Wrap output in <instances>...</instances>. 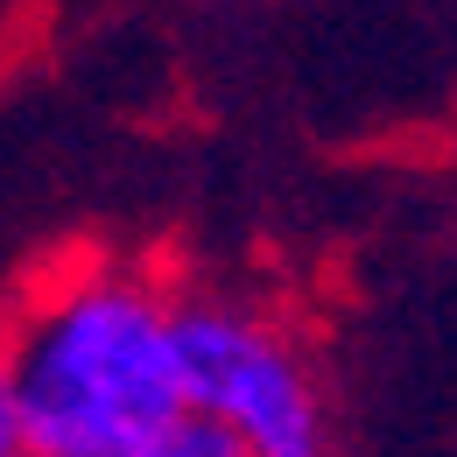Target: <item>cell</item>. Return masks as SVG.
I'll list each match as a JSON object with an SVG mask.
<instances>
[{"instance_id":"obj_1","label":"cell","mask_w":457,"mask_h":457,"mask_svg":"<svg viewBox=\"0 0 457 457\" xmlns=\"http://www.w3.org/2000/svg\"><path fill=\"white\" fill-rule=\"evenodd\" d=\"M0 401L21 457H141L183 415L176 288L148 261L78 253L0 324Z\"/></svg>"},{"instance_id":"obj_3","label":"cell","mask_w":457,"mask_h":457,"mask_svg":"<svg viewBox=\"0 0 457 457\" xmlns=\"http://www.w3.org/2000/svg\"><path fill=\"white\" fill-rule=\"evenodd\" d=\"M141 457H246V451H232L219 429H204V422H176L170 436L155 444V451H141Z\"/></svg>"},{"instance_id":"obj_2","label":"cell","mask_w":457,"mask_h":457,"mask_svg":"<svg viewBox=\"0 0 457 457\" xmlns=\"http://www.w3.org/2000/svg\"><path fill=\"white\" fill-rule=\"evenodd\" d=\"M183 415L246 457H331V395L303 331L275 303L176 288Z\"/></svg>"},{"instance_id":"obj_4","label":"cell","mask_w":457,"mask_h":457,"mask_svg":"<svg viewBox=\"0 0 457 457\" xmlns=\"http://www.w3.org/2000/svg\"><path fill=\"white\" fill-rule=\"evenodd\" d=\"M0 457H21V444H14V422H7V401H0Z\"/></svg>"}]
</instances>
